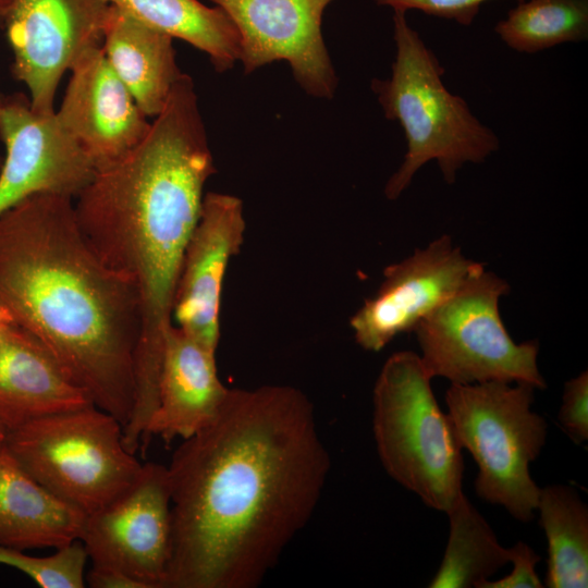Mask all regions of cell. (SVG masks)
Segmentation results:
<instances>
[{"instance_id": "1", "label": "cell", "mask_w": 588, "mask_h": 588, "mask_svg": "<svg viewBox=\"0 0 588 588\" xmlns=\"http://www.w3.org/2000/svg\"><path fill=\"white\" fill-rule=\"evenodd\" d=\"M167 467L164 588H254L310 519L330 457L307 395L269 384L229 389L218 416Z\"/></svg>"}, {"instance_id": "2", "label": "cell", "mask_w": 588, "mask_h": 588, "mask_svg": "<svg viewBox=\"0 0 588 588\" xmlns=\"http://www.w3.org/2000/svg\"><path fill=\"white\" fill-rule=\"evenodd\" d=\"M215 173L194 83L182 76L138 145L97 171L76 197L85 238L138 294L142 324L132 413L138 422L148 421L158 404L182 258L200 215L204 186Z\"/></svg>"}, {"instance_id": "3", "label": "cell", "mask_w": 588, "mask_h": 588, "mask_svg": "<svg viewBox=\"0 0 588 588\" xmlns=\"http://www.w3.org/2000/svg\"><path fill=\"white\" fill-rule=\"evenodd\" d=\"M0 306L124 427L135 403L140 307L77 223L73 199L28 196L0 215Z\"/></svg>"}, {"instance_id": "4", "label": "cell", "mask_w": 588, "mask_h": 588, "mask_svg": "<svg viewBox=\"0 0 588 588\" xmlns=\"http://www.w3.org/2000/svg\"><path fill=\"white\" fill-rule=\"evenodd\" d=\"M395 60L390 78L371 82V89L388 120L404 130L407 150L384 187L394 200L409 186L416 172L434 160L448 184L466 163H481L499 150L498 135L482 124L466 101L443 84L444 69L419 34L394 11Z\"/></svg>"}, {"instance_id": "5", "label": "cell", "mask_w": 588, "mask_h": 588, "mask_svg": "<svg viewBox=\"0 0 588 588\" xmlns=\"http://www.w3.org/2000/svg\"><path fill=\"white\" fill-rule=\"evenodd\" d=\"M420 356L393 353L372 393V430L388 475L437 511L448 513L462 491V448L431 389Z\"/></svg>"}, {"instance_id": "6", "label": "cell", "mask_w": 588, "mask_h": 588, "mask_svg": "<svg viewBox=\"0 0 588 588\" xmlns=\"http://www.w3.org/2000/svg\"><path fill=\"white\" fill-rule=\"evenodd\" d=\"M535 389L524 382L487 381L451 383L445 393L456 439L478 466L477 494L523 523L537 510L540 488L529 464L547 438L543 417L530 409Z\"/></svg>"}, {"instance_id": "7", "label": "cell", "mask_w": 588, "mask_h": 588, "mask_svg": "<svg viewBox=\"0 0 588 588\" xmlns=\"http://www.w3.org/2000/svg\"><path fill=\"white\" fill-rule=\"evenodd\" d=\"M4 444L44 488L87 515L124 491L142 470L123 442V426L90 405L30 420Z\"/></svg>"}, {"instance_id": "8", "label": "cell", "mask_w": 588, "mask_h": 588, "mask_svg": "<svg viewBox=\"0 0 588 588\" xmlns=\"http://www.w3.org/2000/svg\"><path fill=\"white\" fill-rule=\"evenodd\" d=\"M509 291L503 278L482 268L415 327L420 359L431 378L547 387L537 364L538 341L515 343L502 321L499 303Z\"/></svg>"}, {"instance_id": "9", "label": "cell", "mask_w": 588, "mask_h": 588, "mask_svg": "<svg viewBox=\"0 0 588 588\" xmlns=\"http://www.w3.org/2000/svg\"><path fill=\"white\" fill-rule=\"evenodd\" d=\"M171 532L168 467L144 463L124 491L85 515L78 540L91 566L120 572L142 588H164Z\"/></svg>"}, {"instance_id": "10", "label": "cell", "mask_w": 588, "mask_h": 588, "mask_svg": "<svg viewBox=\"0 0 588 588\" xmlns=\"http://www.w3.org/2000/svg\"><path fill=\"white\" fill-rule=\"evenodd\" d=\"M108 0H12L2 30L13 54L11 72L29 90L32 107L51 113L66 71L102 44Z\"/></svg>"}, {"instance_id": "11", "label": "cell", "mask_w": 588, "mask_h": 588, "mask_svg": "<svg viewBox=\"0 0 588 588\" xmlns=\"http://www.w3.org/2000/svg\"><path fill=\"white\" fill-rule=\"evenodd\" d=\"M0 215L35 194L76 198L96 170L56 111H36L28 97L0 93Z\"/></svg>"}, {"instance_id": "12", "label": "cell", "mask_w": 588, "mask_h": 588, "mask_svg": "<svg viewBox=\"0 0 588 588\" xmlns=\"http://www.w3.org/2000/svg\"><path fill=\"white\" fill-rule=\"evenodd\" d=\"M482 268L483 264L465 257L446 234L385 267L376 294L350 319L356 343L379 352L399 334L413 332Z\"/></svg>"}, {"instance_id": "13", "label": "cell", "mask_w": 588, "mask_h": 588, "mask_svg": "<svg viewBox=\"0 0 588 588\" xmlns=\"http://www.w3.org/2000/svg\"><path fill=\"white\" fill-rule=\"evenodd\" d=\"M232 20L240 35L245 74L286 60L309 95L332 98L338 77L327 51L321 20L332 0H210Z\"/></svg>"}, {"instance_id": "14", "label": "cell", "mask_w": 588, "mask_h": 588, "mask_svg": "<svg viewBox=\"0 0 588 588\" xmlns=\"http://www.w3.org/2000/svg\"><path fill=\"white\" fill-rule=\"evenodd\" d=\"M245 229L243 201L209 192L183 254L172 317L177 327L212 352H217L220 339L224 275L230 260L241 250Z\"/></svg>"}, {"instance_id": "15", "label": "cell", "mask_w": 588, "mask_h": 588, "mask_svg": "<svg viewBox=\"0 0 588 588\" xmlns=\"http://www.w3.org/2000/svg\"><path fill=\"white\" fill-rule=\"evenodd\" d=\"M57 113L96 172L125 157L150 127L146 114L108 63L102 47L83 54Z\"/></svg>"}, {"instance_id": "16", "label": "cell", "mask_w": 588, "mask_h": 588, "mask_svg": "<svg viewBox=\"0 0 588 588\" xmlns=\"http://www.w3.org/2000/svg\"><path fill=\"white\" fill-rule=\"evenodd\" d=\"M228 392L218 376L216 352L171 324L164 340L158 404L142 443L147 444L151 436L166 443L191 438L218 416Z\"/></svg>"}, {"instance_id": "17", "label": "cell", "mask_w": 588, "mask_h": 588, "mask_svg": "<svg viewBox=\"0 0 588 588\" xmlns=\"http://www.w3.org/2000/svg\"><path fill=\"white\" fill-rule=\"evenodd\" d=\"M90 405L86 392L33 334L16 323L0 333V424L7 432Z\"/></svg>"}, {"instance_id": "18", "label": "cell", "mask_w": 588, "mask_h": 588, "mask_svg": "<svg viewBox=\"0 0 588 588\" xmlns=\"http://www.w3.org/2000/svg\"><path fill=\"white\" fill-rule=\"evenodd\" d=\"M111 69L146 117L163 109L181 73L173 38L110 4L101 44Z\"/></svg>"}, {"instance_id": "19", "label": "cell", "mask_w": 588, "mask_h": 588, "mask_svg": "<svg viewBox=\"0 0 588 588\" xmlns=\"http://www.w3.org/2000/svg\"><path fill=\"white\" fill-rule=\"evenodd\" d=\"M84 517L37 482L0 442V546L58 549L79 539Z\"/></svg>"}, {"instance_id": "20", "label": "cell", "mask_w": 588, "mask_h": 588, "mask_svg": "<svg viewBox=\"0 0 588 588\" xmlns=\"http://www.w3.org/2000/svg\"><path fill=\"white\" fill-rule=\"evenodd\" d=\"M140 22L204 51L218 72L240 60V35L219 7L198 0H108Z\"/></svg>"}, {"instance_id": "21", "label": "cell", "mask_w": 588, "mask_h": 588, "mask_svg": "<svg viewBox=\"0 0 588 588\" xmlns=\"http://www.w3.org/2000/svg\"><path fill=\"white\" fill-rule=\"evenodd\" d=\"M548 541L546 587L588 586V510L567 486L540 488L537 510Z\"/></svg>"}, {"instance_id": "22", "label": "cell", "mask_w": 588, "mask_h": 588, "mask_svg": "<svg viewBox=\"0 0 588 588\" xmlns=\"http://www.w3.org/2000/svg\"><path fill=\"white\" fill-rule=\"evenodd\" d=\"M446 514L449 541L430 588L477 587L510 563V549L499 543L490 525L463 492Z\"/></svg>"}, {"instance_id": "23", "label": "cell", "mask_w": 588, "mask_h": 588, "mask_svg": "<svg viewBox=\"0 0 588 588\" xmlns=\"http://www.w3.org/2000/svg\"><path fill=\"white\" fill-rule=\"evenodd\" d=\"M495 33L511 49L535 53L588 36L587 0H523L500 21Z\"/></svg>"}, {"instance_id": "24", "label": "cell", "mask_w": 588, "mask_h": 588, "mask_svg": "<svg viewBox=\"0 0 588 588\" xmlns=\"http://www.w3.org/2000/svg\"><path fill=\"white\" fill-rule=\"evenodd\" d=\"M87 559V552L79 540L60 547L53 554L42 558L0 546V564L21 571L41 588L85 587Z\"/></svg>"}, {"instance_id": "25", "label": "cell", "mask_w": 588, "mask_h": 588, "mask_svg": "<svg viewBox=\"0 0 588 588\" xmlns=\"http://www.w3.org/2000/svg\"><path fill=\"white\" fill-rule=\"evenodd\" d=\"M558 419L561 428L574 443L581 444L588 439V373L586 370L565 382Z\"/></svg>"}, {"instance_id": "26", "label": "cell", "mask_w": 588, "mask_h": 588, "mask_svg": "<svg viewBox=\"0 0 588 588\" xmlns=\"http://www.w3.org/2000/svg\"><path fill=\"white\" fill-rule=\"evenodd\" d=\"M380 5H389L394 11L419 10L426 14L454 20L462 25H470L482 3L489 0H375ZM523 1V0H518Z\"/></svg>"}, {"instance_id": "27", "label": "cell", "mask_w": 588, "mask_h": 588, "mask_svg": "<svg viewBox=\"0 0 588 588\" xmlns=\"http://www.w3.org/2000/svg\"><path fill=\"white\" fill-rule=\"evenodd\" d=\"M540 556L525 542L518 541L510 548L512 572L498 580H482L476 588H539L543 585L536 572Z\"/></svg>"}, {"instance_id": "28", "label": "cell", "mask_w": 588, "mask_h": 588, "mask_svg": "<svg viewBox=\"0 0 588 588\" xmlns=\"http://www.w3.org/2000/svg\"><path fill=\"white\" fill-rule=\"evenodd\" d=\"M86 580L93 588H142L139 584L124 574L91 566Z\"/></svg>"}, {"instance_id": "29", "label": "cell", "mask_w": 588, "mask_h": 588, "mask_svg": "<svg viewBox=\"0 0 588 588\" xmlns=\"http://www.w3.org/2000/svg\"><path fill=\"white\" fill-rule=\"evenodd\" d=\"M12 323H14L12 317L0 306V333Z\"/></svg>"}, {"instance_id": "30", "label": "cell", "mask_w": 588, "mask_h": 588, "mask_svg": "<svg viewBox=\"0 0 588 588\" xmlns=\"http://www.w3.org/2000/svg\"><path fill=\"white\" fill-rule=\"evenodd\" d=\"M12 0H0V29Z\"/></svg>"}, {"instance_id": "31", "label": "cell", "mask_w": 588, "mask_h": 588, "mask_svg": "<svg viewBox=\"0 0 588 588\" xmlns=\"http://www.w3.org/2000/svg\"><path fill=\"white\" fill-rule=\"evenodd\" d=\"M7 431L0 424V442L4 441Z\"/></svg>"}, {"instance_id": "32", "label": "cell", "mask_w": 588, "mask_h": 588, "mask_svg": "<svg viewBox=\"0 0 588 588\" xmlns=\"http://www.w3.org/2000/svg\"><path fill=\"white\" fill-rule=\"evenodd\" d=\"M1 167H2V161H1V159H0V171H1Z\"/></svg>"}]
</instances>
